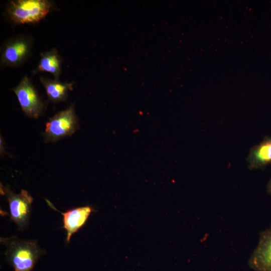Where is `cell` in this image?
<instances>
[{"instance_id":"cell-5","label":"cell","mask_w":271,"mask_h":271,"mask_svg":"<svg viewBox=\"0 0 271 271\" xmlns=\"http://www.w3.org/2000/svg\"><path fill=\"white\" fill-rule=\"evenodd\" d=\"M13 91L26 115L36 118L42 114L44 104L29 78L24 77Z\"/></svg>"},{"instance_id":"cell-10","label":"cell","mask_w":271,"mask_h":271,"mask_svg":"<svg viewBox=\"0 0 271 271\" xmlns=\"http://www.w3.org/2000/svg\"><path fill=\"white\" fill-rule=\"evenodd\" d=\"M40 81L45 88L49 99L57 102L66 99L69 91L73 90V83L62 82L59 79L41 77Z\"/></svg>"},{"instance_id":"cell-4","label":"cell","mask_w":271,"mask_h":271,"mask_svg":"<svg viewBox=\"0 0 271 271\" xmlns=\"http://www.w3.org/2000/svg\"><path fill=\"white\" fill-rule=\"evenodd\" d=\"M1 190H1V192H3L8 198L11 219L20 228H23L29 221L33 198L24 190H22L18 194L3 186H1Z\"/></svg>"},{"instance_id":"cell-1","label":"cell","mask_w":271,"mask_h":271,"mask_svg":"<svg viewBox=\"0 0 271 271\" xmlns=\"http://www.w3.org/2000/svg\"><path fill=\"white\" fill-rule=\"evenodd\" d=\"M4 240L7 260L15 271H32L41 254L36 243L14 237Z\"/></svg>"},{"instance_id":"cell-11","label":"cell","mask_w":271,"mask_h":271,"mask_svg":"<svg viewBox=\"0 0 271 271\" xmlns=\"http://www.w3.org/2000/svg\"><path fill=\"white\" fill-rule=\"evenodd\" d=\"M61 57L57 50L53 48L41 54V59L36 71L50 73L55 79H58L61 73Z\"/></svg>"},{"instance_id":"cell-7","label":"cell","mask_w":271,"mask_h":271,"mask_svg":"<svg viewBox=\"0 0 271 271\" xmlns=\"http://www.w3.org/2000/svg\"><path fill=\"white\" fill-rule=\"evenodd\" d=\"M31 47L29 40L24 38H17L10 41L3 49L2 62L8 66H18L28 58Z\"/></svg>"},{"instance_id":"cell-8","label":"cell","mask_w":271,"mask_h":271,"mask_svg":"<svg viewBox=\"0 0 271 271\" xmlns=\"http://www.w3.org/2000/svg\"><path fill=\"white\" fill-rule=\"evenodd\" d=\"M92 212V208L83 206L70 209L61 213L63 216L64 228L67 232L66 240L70 241L72 235L76 233L86 222Z\"/></svg>"},{"instance_id":"cell-9","label":"cell","mask_w":271,"mask_h":271,"mask_svg":"<svg viewBox=\"0 0 271 271\" xmlns=\"http://www.w3.org/2000/svg\"><path fill=\"white\" fill-rule=\"evenodd\" d=\"M247 161L251 170L264 169L271 164V137H264L261 142L251 148Z\"/></svg>"},{"instance_id":"cell-6","label":"cell","mask_w":271,"mask_h":271,"mask_svg":"<svg viewBox=\"0 0 271 271\" xmlns=\"http://www.w3.org/2000/svg\"><path fill=\"white\" fill-rule=\"evenodd\" d=\"M248 264L254 271H271V228L260 233L258 244Z\"/></svg>"},{"instance_id":"cell-3","label":"cell","mask_w":271,"mask_h":271,"mask_svg":"<svg viewBox=\"0 0 271 271\" xmlns=\"http://www.w3.org/2000/svg\"><path fill=\"white\" fill-rule=\"evenodd\" d=\"M78 127L74 107L71 105L49 119L46 123L44 137L47 142H56L71 136Z\"/></svg>"},{"instance_id":"cell-12","label":"cell","mask_w":271,"mask_h":271,"mask_svg":"<svg viewBox=\"0 0 271 271\" xmlns=\"http://www.w3.org/2000/svg\"><path fill=\"white\" fill-rule=\"evenodd\" d=\"M266 191L269 195H271V179L267 183L266 186Z\"/></svg>"},{"instance_id":"cell-2","label":"cell","mask_w":271,"mask_h":271,"mask_svg":"<svg viewBox=\"0 0 271 271\" xmlns=\"http://www.w3.org/2000/svg\"><path fill=\"white\" fill-rule=\"evenodd\" d=\"M51 7L50 2L46 0H17L10 3L7 12L16 24L35 23L47 15Z\"/></svg>"}]
</instances>
